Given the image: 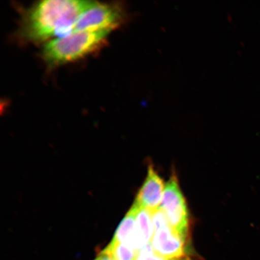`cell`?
<instances>
[{"mask_svg":"<svg viewBox=\"0 0 260 260\" xmlns=\"http://www.w3.org/2000/svg\"><path fill=\"white\" fill-rule=\"evenodd\" d=\"M160 208L164 211L170 225L187 239L189 223L187 207L175 173L165 185Z\"/></svg>","mask_w":260,"mask_h":260,"instance_id":"277c9868","label":"cell"},{"mask_svg":"<svg viewBox=\"0 0 260 260\" xmlns=\"http://www.w3.org/2000/svg\"><path fill=\"white\" fill-rule=\"evenodd\" d=\"M164 181L149 165L147 177L136 196L135 203L153 212L160 207L165 190Z\"/></svg>","mask_w":260,"mask_h":260,"instance_id":"8992f818","label":"cell"},{"mask_svg":"<svg viewBox=\"0 0 260 260\" xmlns=\"http://www.w3.org/2000/svg\"><path fill=\"white\" fill-rule=\"evenodd\" d=\"M95 2L45 0L36 3L22 19L21 35L25 40L42 42L70 34L87 10Z\"/></svg>","mask_w":260,"mask_h":260,"instance_id":"6da1fadb","label":"cell"},{"mask_svg":"<svg viewBox=\"0 0 260 260\" xmlns=\"http://www.w3.org/2000/svg\"><path fill=\"white\" fill-rule=\"evenodd\" d=\"M138 208V205L134 203L124 218L120 223L112 239L114 241L124 244L132 249L135 241Z\"/></svg>","mask_w":260,"mask_h":260,"instance_id":"52a82bcc","label":"cell"},{"mask_svg":"<svg viewBox=\"0 0 260 260\" xmlns=\"http://www.w3.org/2000/svg\"><path fill=\"white\" fill-rule=\"evenodd\" d=\"M95 260H99V258H97Z\"/></svg>","mask_w":260,"mask_h":260,"instance_id":"8fae6325","label":"cell"},{"mask_svg":"<svg viewBox=\"0 0 260 260\" xmlns=\"http://www.w3.org/2000/svg\"><path fill=\"white\" fill-rule=\"evenodd\" d=\"M187 240L168 223L155 228L151 244L159 255L168 258H178L187 256Z\"/></svg>","mask_w":260,"mask_h":260,"instance_id":"5b68a950","label":"cell"},{"mask_svg":"<svg viewBox=\"0 0 260 260\" xmlns=\"http://www.w3.org/2000/svg\"><path fill=\"white\" fill-rule=\"evenodd\" d=\"M136 260H191L188 256L178 258H168L159 255L156 253L151 246L149 244L145 248L140 250L138 258Z\"/></svg>","mask_w":260,"mask_h":260,"instance_id":"9c48e42d","label":"cell"},{"mask_svg":"<svg viewBox=\"0 0 260 260\" xmlns=\"http://www.w3.org/2000/svg\"><path fill=\"white\" fill-rule=\"evenodd\" d=\"M109 31H73L53 39L44 45L42 57L50 66H59L83 58L106 44Z\"/></svg>","mask_w":260,"mask_h":260,"instance_id":"7a4b0ae2","label":"cell"},{"mask_svg":"<svg viewBox=\"0 0 260 260\" xmlns=\"http://www.w3.org/2000/svg\"><path fill=\"white\" fill-rule=\"evenodd\" d=\"M99 260H113L111 256L107 253L105 249L100 253V254L98 256Z\"/></svg>","mask_w":260,"mask_h":260,"instance_id":"30bf717a","label":"cell"},{"mask_svg":"<svg viewBox=\"0 0 260 260\" xmlns=\"http://www.w3.org/2000/svg\"><path fill=\"white\" fill-rule=\"evenodd\" d=\"M127 14L121 5L95 2L77 21L73 31H112L124 24Z\"/></svg>","mask_w":260,"mask_h":260,"instance_id":"3957f363","label":"cell"},{"mask_svg":"<svg viewBox=\"0 0 260 260\" xmlns=\"http://www.w3.org/2000/svg\"><path fill=\"white\" fill-rule=\"evenodd\" d=\"M105 250L113 260H136L139 254V251L113 240Z\"/></svg>","mask_w":260,"mask_h":260,"instance_id":"ba28073f","label":"cell"}]
</instances>
